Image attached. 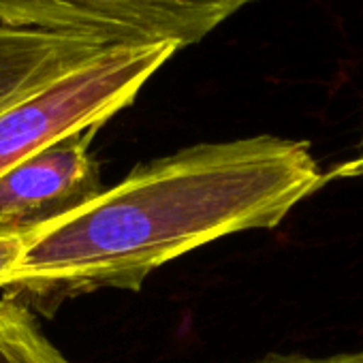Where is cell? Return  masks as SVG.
Wrapping results in <instances>:
<instances>
[{
  "mask_svg": "<svg viewBox=\"0 0 363 363\" xmlns=\"http://www.w3.org/2000/svg\"><path fill=\"white\" fill-rule=\"evenodd\" d=\"M327 182L301 139L255 135L189 145L135 167L35 233L0 293L45 316L103 289L137 293L154 269L195 248L276 229Z\"/></svg>",
  "mask_w": 363,
  "mask_h": 363,
  "instance_id": "1",
  "label": "cell"
},
{
  "mask_svg": "<svg viewBox=\"0 0 363 363\" xmlns=\"http://www.w3.org/2000/svg\"><path fill=\"white\" fill-rule=\"evenodd\" d=\"M257 0H0V22L107 45L201 43Z\"/></svg>",
  "mask_w": 363,
  "mask_h": 363,
  "instance_id": "3",
  "label": "cell"
},
{
  "mask_svg": "<svg viewBox=\"0 0 363 363\" xmlns=\"http://www.w3.org/2000/svg\"><path fill=\"white\" fill-rule=\"evenodd\" d=\"M252 363H363V350L340 352L331 357H306V354H267Z\"/></svg>",
  "mask_w": 363,
  "mask_h": 363,
  "instance_id": "7",
  "label": "cell"
},
{
  "mask_svg": "<svg viewBox=\"0 0 363 363\" xmlns=\"http://www.w3.org/2000/svg\"><path fill=\"white\" fill-rule=\"evenodd\" d=\"M0 363H69L39 327L35 312L0 297Z\"/></svg>",
  "mask_w": 363,
  "mask_h": 363,
  "instance_id": "6",
  "label": "cell"
},
{
  "mask_svg": "<svg viewBox=\"0 0 363 363\" xmlns=\"http://www.w3.org/2000/svg\"><path fill=\"white\" fill-rule=\"evenodd\" d=\"M333 177H363V124H361V143H359L357 156L335 167L331 173H327V179H333Z\"/></svg>",
  "mask_w": 363,
  "mask_h": 363,
  "instance_id": "9",
  "label": "cell"
},
{
  "mask_svg": "<svg viewBox=\"0 0 363 363\" xmlns=\"http://www.w3.org/2000/svg\"><path fill=\"white\" fill-rule=\"evenodd\" d=\"M33 235H0V280L22 259Z\"/></svg>",
  "mask_w": 363,
  "mask_h": 363,
  "instance_id": "8",
  "label": "cell"
},
{
  "mask_svg": "<svg viewBox=\"0 0 363 363\" xmlns=\"http://www.w3.org/2000/svg\"><path fill=\"white\" fill-rule=\"evenodd\" d=\"M109 48L120 45L0 22V113Z\"/></svg>",
  "mask_w": 363,
  "mask_h": 363,
  "instance_id": "5",
  "label": "cell"
},
{
  "mask_svg": "<svg viewBox=\"0 0 363 363\" xmlns=\"http://www.w3.org/2000/svg\"><path fill=\"white\" fill-rule=\"evenodd\" d=\"M171 43L109 48L0 113V173L126 109L177 54Z\"/></svg>",
  "mask_w": 363,
  "mask_h": 363,
  "instance_id": "2",
  "label": "cell"
},
{
  "mask_svg": "<svg viewBox=\"0 0 363 363\" xmlns=\"http://www.w3.org/2000/svg\"><path fill=\"white\" fill-rule=\"evenodd\" d=\"M96 133L71 135L0 173V235H35L105 191L90 154Z\"/></svg>",
  "mask_w": 363,
  "mask_h": 363,
  "instance_id": "4",
  "label": "cell"
}]
</instances>
